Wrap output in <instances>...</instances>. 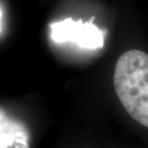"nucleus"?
<instances>
[{
  "instance_id": "f03ea898",
  "label": "nucleus",
  "mask_w": 148,
  "mask_h": 148,
  "mask_svg": "<svg viewBox=\"0 0 148 148\" xmlns=\"http://www.w3.org/2000/svg\"><path fill=\"white\" fill-rule=\"evenodd\" d=\"M50 35L56 43L73 42L84 49H99L103 46V34L92 22L66 18L50 25Z\"/></svg>"
},
{
  "instance_id": "f257e3e1",
  "label": "nucleus",
  "mask_w": 148,
  "mask_h": 148,
  "mask_svg": "<svg viewBox=\"0 0 148 148\" xmlns=\"http://www.w3.org/2000/svg\"><path fill=\"white\" fill-rule=\"evenodd\" d=\"M114 87L119 101L132 118L148 128V54L138 49L116 61Z\"/></svg>"
},
{
  "instance_id": "7ed1b4c3",
  "label": "nucleus",
  "mask_w": 148,
  "mask_h": 148,
  "mask_svg": "<svg viewBox=\"0 0 148 148\" xmlns=\"http://www.w3.org/2000/svg\"><path fill=\"white\" fill-rule=\"evenodd\" d=\"M1 18H2V12L0 10V30H1Z\"/></svg>"
}]
</instances>
